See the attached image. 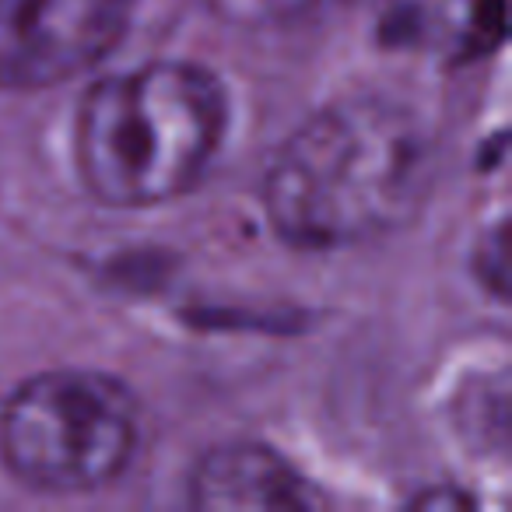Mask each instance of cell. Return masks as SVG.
I'll return each instance as SVG.
<instances>
[{
    "label": "cell",
    "mask_w": 512,
    "mask_h": 512,
    "mask_svg": "<svg viewBox=\"0 0 512 512\" xmlns=\"http://www.w3.org/2000/svg\"><path fill=\"white\" fill-rule=\"evenodd\" d=\"M228 134V92L190 60L102 74L74 116V165L102 207L144 211L186 197Z\"/></svg>",
    "instance_id": "2"
},
{
    "label": "cell",
    "mask_w": 512,
    "mask_h": 512,
    "mask_svg": "<svg viewBox=\"0 0 512 512\" xmlns=\"http://www.w3.org/2000/svg\"><path fill=\"white\" fill-rule=\"evenodd\" d=\"M432 141L386 95H348L292 130L264 176V214L285 246L330 253L400 228L428 190Z\"/></svg>",
    "instance_id": "1"
},
{
    "label": "cell",
    "mask_w": 512,
    "mask_h": 512,
    "mask_svg": "<svg viewBox=\"0 0 512 512\" xmlns=\"http://www.w3.org/2000/svg\"><path fill=\"white\" fill-rule=\"evenodd\" d=\"M141 449V404L99 369H46L0 400V463L39 495L113 488Z\"/></svg>",
    "instance_id": "3"
},
{
    "label": "cell",
    "mask_w": 512,
    "mask_h": 512,
    "mask_svg": "<svg viewBox=\"0 0 512 512\" xmlns=\"http://www.w3.org/2000/svg\"><path fill=\"white\" fill-rule=\"evenodd\" d=\"M134 0H0V92H46L123 43Z\"/></svg>",
    "instance_id": "4"
},
{
    "label": "cell",
    "mask_w": 512,
    "mask_h": 512,
    "mask_svg": "<svg viewBox=\"0 0 512 512\" xmlns=\"http://www.w3.org/2000/svg\"><path fill=\"white\" fill-rule=\"evenodd\" d=\"M207 11L235 29H281L306 18L323 0H204Z\"/></svg>",
    "instance_id": "6"
},
{
    "label": "cell",
    "mask_w": 512,
    "mask_h": 512,
    "mask_svg": "<svg viewBox=\"0 0 512 512\" xmlns=\"http://www.w3.org/2000/svg\"><path fill=\"white\" fill-rule=\"evenodd\" d=\"M186 498L207 512H302L323 505L320 491L264 442H221L193 463Z\"/></svg>",
    "instance_id": "5"
}]
</instances>
